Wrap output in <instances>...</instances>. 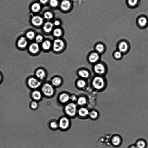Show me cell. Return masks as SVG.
<instances>
[{
    "instance_id": "cell-1",
    "label": "cell",
    "mask_w": 148,
    "mask_h": 148,
    "mask_svg": "<svg viewBox=\"0 0 148 148\" xmlns=\"http://www.w3.org/2000/svg\"><path fill=\"white\" fill-rule=\"evenodd\" d=\"M92 86L96 91L100 92L104 90L107 85V82L104 76L96 75L91 82Z\"/></svg>"
},
{
    "instance_id": "cell-2",
    "label": "cell",
    "mask_w": 148,
    "mask_h": 148,
    "mask_svg": "<svg viewBox=\"0 0 148 148\" xmlns=\"http://www.w3.org/2000/svg\"><path fill=\"white\" fill-rule=\"evenodd\" d=\"M93 70L96 75L104 76L107 72V68L105 63L99 61L94 64Z\"/></svg>"
},
{
    "instance_id": "cell-3",
    "label": "cell",
    "mask_w": 148,
    "mask_h": 148,
    "mask_svg": "<svg viewBox=\"0 0 148 148\" xmlns=\"http://www.w3.org/2000/svg\"><path fill=\"white\" fill-rule=\"evenodd\" d=\"M77 111V105L73 102L67 104L64 107V111L68 116L73 117L75 115Z\"/></svg>"
},
{
    "instance_id": "cell-4",
    "label": "cell",
    "mask_w": 148,
    "mask_h": 148,
    "mask_svg": "<svg viewBox=\"0 0 148 148\" xmlns=\"http://www.w3.org/2000/svg\"><path fill=\"white\" fill-rule=\"evenodd\" d=\"M65 43L63 40L60 38H57L53 41L52 47L53 51L56 52L58 53L62 51L65 47Z\"/></svg>"
},
{
    "instance_id": "cell-5",
    "label": "cell",
    "mask_w": 148,
    "mask_h": 148,
    "mask_svg": "<svg viewBox=\"0 0 148 148\" xmlns=\"http://www.w3.org/2000/svg\"><path fill=\"white\" fill-rule=\"evenodd\" d=\"M41 90L42 93L47 97L53 95L55 91L53 86L48 83H45L42 85Z\"/></svg>"
},
{
    "instance_id": "cell-6",
    "label": "cell",
    "mask_w": 148,
    "mask_h": 148,
    "mask_svg": "<svg viewBox=\"0 0 148 148\" xmlns=\"http://www.w3.org/2000/svg\"><path fill=\"white\" fill-rule=\"evenodd\" d=\"M136 24L139 28L145 29L148 26V18L145 15H140L137 18Z\"/></svg>"
},
{
    "instance_id": "cell-7",
    "label": "cell",
    "mask_w": 148,
    "mask_h": 148,
    "mask_svg": "<svg viewBox=\"0 0 148 148\" xmlns=\"http://www.w3.org/2000/svg\"><path fill=\"white\" fill-rule=\"evenodd\" d=\"M27 84L30 88L35 89L41 86L42 83L37 78L31 77L28 79Z\"/></svg>"
},
{
    "instance_id": "cell-8",
    "label": "cell",
    "mask_w": 148,
    "mask_h": 148,
    "mask_svg": "<svg viewBox=\"0 0 148 148\" xmlns=\"http://www.w3.org/2000/svg\"><path fill=\"white\" fill-rule=\"evenodd\" d=\"M130 47V45L128 42L125 40L121 41L117 45L118 50L123 54L127 53Z\"/></svg>"
},
{
    "instance_id": "cell-9",
    "label": "cell",
    "mask_w": 148,
    "mask_h": 148,
    "mask_svg": "<svg viewBox=\"0 0 148 148\" xmlns=\"http://www.w3.org/2000/svg\"><path fill=\"white\" fill-rule=\"evenodd\" d=\"M122 139L121 136L118 134H114L112 136L110 139L111 145L114 147H118L121 144Z\"/></svg>"
},
{
    "instance_id": "cell-10",
    "label": "cell",
    "mask_w": 148,
    "mask_h": 148,
    "mask_svg": "<svg viewBox=\"0 0 148 148\" xmlns=\"http://www.w3.org/2000/svg\"><path fill=\"white\" fill-rule=\"evenodd\" d=\"M100 54L96 52L93 51L89 55L88 59L90 63L95 64L100 61Z\"/></svg>"
},
{
    "instance_id": "cell-11",
    "label": "cell",
    "mask_w": 148,
    "mask_h": 148,
    "mask_svg": "<svg viewBox=\"0 0 148 148\" xmlns=\"http://www.w3.org/2000/svg\"><path fill=\"white\" fill-rule=\"evenodd\" d=\"M69 124L70 122L69 119L66 117H63L59 121L58 127L62 129L65 130L68 127Z\"/></svg>"
},
{
    "instance_id": "cell-12",
    "label": "cell",
    "mask_w": 148,
    "mask_h": 148,
    "mask_svg": "<svg viewBox=\"0 0 148 148\" xmlns=\"http://www.w3.org/2000/svg\"><path fill=\"white\" fill-rule=\"evenodd\" d=\"M31 22L36 27H39L43 24L44 20L41 16L36 15L32 18Z\"/></svg>"
},
{
    "instance_id": "cell-13",
    "label": "cell",
    "mask_w": 148,
    "mask_h": 148,
    "mask_svg": "<svg viewBox=\"0 0 148 148\" xmlns=\"http://www.w3.org/2000/svg\"><path fill=\"white\" fill-rule=\"evenodd\" d=\"M40 50V47L39 44L36 42L31 43L29 46V50L33 54L37 53Z\"/></svg>"
},
{
    "instance_id": "cell-14",
    "label": "cell",
    "mask_w": 148,
    "mask_h": 148,
    "mask_svg": "<svg viewBox=\"0 0 148 148\" xmlns=\"http://www.w3.org/2000/svg\"><path fill=\"white\" fill-rule=\"evenodd\" d=\"M53 23L50 21H47L43 24L42 29L45 33H49L53 31Z\"/></svg>"
},
{
    "instance_id": "cell-15",
    "label": "cell",
    "mask_w": 148,
    "mask_h": 148,
    "mask_svg": "<svg viewBox=\"0 0 148 148\" xmlns=\"http://www.w3.org/2000/svg\"><path fill=\"white\" fill-rule=\"evenodd\" d=\"M71 6V3L69 0H62L60 5L61 9L64 11H68L70 9Z\"/></svg>"
},
{
    "instance_id": "cell-16",
    "label": "cell",
    "mask_w": 148,
    "mask_h": 148,
    "mask_svg": "<svg viewBox=\"0 0 148 148\" xmlns=\"http://www.w3.org/2000/svg\"><path fill=\"white\" fill-rule=\"evenodd\" d=\"M140 0H126V3L127 6L131 9H134L139 5Z\"/></svg>"
},
{
    "instance_id": "cell-17",
    "label": "cell",
    "mask_w": 148,
    "mask_h": 148,
    "mask_svg": "<svg viewBox=\"0 0 148 148\" xmlns=\"http://www.w3.org/2000/svg\"><path fill=\"white\" fill-rule=\"evenodd\" d=\"M35 74L36 78L40 80L44 79L46 75L45 71L41 68L36 70Z\"/></svg>"
},
{
    "instance_id": "cell-18",
    "label": "cell",
    "mask_w": 148,
    "mask_h": 148,
    "mask_svg": "<svg viewBox=\"0 0 148 148\" xmlns=\"http://www.w3.org/2000/svg\"><path fill=\"white\" fill-rule=\"evenodd\" d=\"M134 144L137 148H147V146L146 141L143 138L137 140Z\"/></svg>"
},
{
    "instance_id": "cell-19",
    "label": "cell",
    "mask_w": 148,
    "mask_h": 148,
    "mask_svg": "<svg viewBox=\"0 0 148 148\" xmlns=\"http://www.w3.org/2000/svg\"><path fill=\"white\" fill-rule=\"evenodd\" d=\"M31 96L33 100L37 101L40 100L41 98L42 94L40 91L35 90L31 92Z\"/></svg>"
},
{
    "instance_id": "cell-20",
    "label": "cell",
    "mask_w": 148,
    "mask_h": 148,
    "mask_svg": "<svg viewBox=\"0 0 148 148\" xmlns=\"http://www.w3.org/2000/svg\"><path fill=\"white\" fill-rule=\"evenodd\" d=\"M95 51L100 54H102L105 51V47L104 44L101 42L97 43L95 47Z\"/></svg>"
},
{
    "instance_id": "cell-21",
    "label": "cell",
    "mask_w": 148,
    "mask_h": 148,
    "mask_svg": "<svg viewBox=\"0 0 148 148\" xmlns=\"http://www.w3.org/2000/svg\"><path fill=\"white\" fill-rule=\"evenodd\" d=\"M78 73L79 77L84 79L88 78L90 75V72L88 70L85 69L79 70Z\"/></svg>"
},
{
    "instance_id": "cell-22",
    "label": "cell",
    "mask_w": 148,
    "mask_h": 148,
    "mask_svg": "<svg viewBox=\"0 0 148 148\" xmlns=\"http://www.w3.org/2000/svg\"><path fill=\"white\" fill-rule=\"evenodd\" d=\"M28 44L27 40L25 37L23 36L20 37L18 41V47L21 48L25 47Z\"/></svg>"
},
{
    "instance_id": "cell-23",
    "label": "cell",
    "mask_w": 148,
    "mask_h": 148,
    "mask_svg": "<svg viewBox=\"0 0 148 148\" xmlns=\"http://www.w3.org/2000/svg\"><path fill=\"white\" fill-rule=\"evenodd\" d=\"M59 99L61 103H65L67 102L70 100V96L67 93H62L59 96Z\"/></svg>"
},
{
    "instance_id": "cell-24",
    "label": "cell",
    "mask_w": 148,
    "mask_h": 148,
    "mask_svg": "<svg viewBox=\"0 0 148 148\" xmlns=\"http://www.w3.org/2000/svg\"><path fill=\"white\" fill-rule=\"evenodd\" d=\"M90 111L86 108L82 107L80 108L78 111L79 115L82 117L88 116Z\"/></svg>"
},
{
    "instance_id": "cell-25",
    "label": "cell",
    "mask_w": 148,
    "mask_h": 148,
    "mask_svg": "<svg viewBox=\"0 0 148 148\" xmlns=\"http://www.w3.org/2000/svg\"><path fill=\"white\" fill-rule=\"evenodd\" d=\"M51 41L48 40H44L42 43L41 47L42 49L45 51L49 50L51 47Z\"/></svg>"
},
{
    "instance_id": "cell-26",
    "label": "cell",
    "mask_w": 148,
    "mask_h": 148,
    "mask_svg": "<svg viewBox=\"0 0 148 148\" xmlns=\"http://www.w3.org/2000/svg\"><path fill=\"white\" fill-rule=\"evenodd\" d=\"M99 112L96 110H92L89 111L88 116L91 119L96 120L99 118Z\"/></svg>"
},
{
    "instance_id": "cell-27",
    "label": "cell",
    "mask_w": 148,
    "mask_h": 148,
    "mask_svg": "<svg viewBox=\"0 0 148 148\" xmlns=\"http://www.w3.org/2000/svg\"><path fill=\"white\" fill-rule=\"evenodd\" d=\"M51 82L53 86H58L62 83V79L60 77H55L52 79Z\"/></svg>"
},
{
    "instance_id": "cell-28",
    "label": "cell",
    "mask_w": 148,
    "mask_h": 148,
    "mask_svg": "<svg viewBox=\"0 0 148 148\" xmlns=\"http://www.w3.org/2000/svg\"><path fill=\"white\" fill-rule=\"evenodd\" d=\"M31 10L34 12H37L41 9V6L40 3L36 2L33 3L31 7Z\"/></svg>"
},
{
    "instance_id": "cell-29",
    "label": "cell",
    "mask_w": 148,
    "mask_h": 148,
    "mask_svg": "<svg viewBox=\"0 0 148 148\" xmlns=\"http://www.w3.org/2000/svg\"><path fill=\"white\" fill-rule=\"evenodd\" d=\"M53 36L58 38L62 35V31L61 29L60 28H56L53 29Z\"/></svg>"
},
{
    "instance_id": "cell-30",
    "label": "cell",
    "mask_w": 148,
    "mask_h": 148,
    "mask_svg": "<svg viewBox=\"0 0 148 148\" xmlns=\"http://www.w3.org/2000/svg\"><path fill=\"white\" fill-rule=\"evenodd\" d=\"M77 86L79 88H82L84 87L86 85V82L84 79H78L76 83Z\"/></svg>"
},
{
    "instance_id": "cell-31",
    "label": "cell",
    "mask_w": 148,
    "mask_h": 148,
    "mask_svg": "<svg viewBox=\"0 0 148 148\" xmlns=\"http://www.w3.org/2000/svg\"><path fill=\"white\" fill-rule=\"evenodd\" d=\"M77 103L79 105L83 106L86 104L87 101L86 97L82 96L77 99Z\"/></svg>"
},
{
    "instance_id": "cell-32",
    "label": "cell",
    "mask_w": 148,
    "mask_h": 148,
    "mask_svg": "<svg viewBox=\"0 0 148 148\" xmlns=\"http://www.w3.org/2000/svg\"><path fill=\"white\" fill-rule=\"evenodd\" d=\"M43 15L44 18L47 20L52 19L53 16V13L50 11H47L45 12Z\"/></svg>"
},
{
    "instance_id": "cell-33",
    "label": "cell",
    "mask_w": 148,
    "mask_h": 148,
    "mask_svg": "<svg viewBox=\"0 0 148 148\" xmlns=\"http://www.w3.org/2000/svg\"><path fill=\"white\" fill-rule=\"evenodd\" d=\"M123 54L120 51L118 50L114 51L113 54L114 58L116 60H120L122 57Z\"/></svg>"
},
{
    "instance_id": "cell-34",
    "label": "cell",
    "mask_w": 148,
    "mask_h": 148,
    "mask_svg": "<svg viewBox=\"0 0 148 148\" xmlns=\"http://www.w3.org/2000/svg\"><path fill=\"white\" fill-rule=\"evenodd\" d=\"M26 38L29 40H31L34 39L36 36L34 32L30 31L27 32L26 35Z\"/></svg>"
},
{
    "instance_id": "cell-35",
    "label": "cell",
    "mask_w": 148,
    "mask_h": 148,
    "mask_svg": "<svg viewBox=\"0 0 148 148\" xmlns=\"http://www.w3.org/2000/svg\"><path fill=\"white\" fill-rule=\"evenodd\" d=\"M30 108L33 110H35L36 109L38 106V104L37 101L33 100L31 101L29 104Z\"/></svg>"
},
{
    "instance_id": "cell-36",
    "label": "cell",
    "mask_w": 148,
    "mask_h": 148,
    "mask_svg": "<svg viewBox=\"0 0 148 148\" xmlns=\"http://www.w3.org/2000/svg\"><path fill=\"white\" fill-rule=\"evenodd\" d=\"M35 38L36 42L39 44L42 43L44 41V38L43 36L40 34L36 36Z\"/></svg>"
},
{
    "instance_id": "cell-37",
    "label": "cell",
    "mask_w": 148,
    "mask_h": 148,
    "mask_svg": "<svg viewBox=\"0 0 148 148\" xmlns=\"http://www.w3.org/2000/svg\"><path fill=\"white\" fill-rule=\"evenodd\" d=\"M49 4L51 7L56 8L58 5V0H49Z\"/></svg>"
},
{
    "instance_id": "cell-38",
    "label": "cell",
    "mask_w": 148,
    "mask_h": 148,
    "mask_svg": "<svg viewBox=\"0 0 148 148\" xmlns=\"http://www.w3.org/2000/svg\"><path fill=\"white\" fill-rule=\"evenodd\" d=\"M50 125L51 128L53 129H56L58 127V123L55 121L51 122Z\"/></svg>"
},
{
    "instance_id": "cell-39",
    "label": "cell",
    "mask_w": 148,
    "mask_h": 148,
    "mask_svg": "<svg viewBox=\"0 0 148 148\" xmlns=\"http://www.w3.org/2000/svg\"><path fill=\"white\" fill-rule=\"evenodd\" d=\"M77 97L75 95H73L70 96V100H71L73 102L77 101Z\"/></svg>"
},
{
    "instance_id": "cell-40",
    "label": "cell",
    "mask_w": 148,
    "mask_h": 148,
    "mask_svg": "<svg viewBox=\"0 0 148 148\" xmlns=\"http://www.w3.org/2000/svg\"><path fill=\"white\" fill-rule=\"evenodd\" d=\"M53 24L54 25L58 26L60 25V22L59 21L56 20L54 22Z\"/></svg>"
},
{
    "instance_id": "cell-41",
    "label": "cell",
    "mask_w": 148,
    "mask_h": 148,
    "mask_svg": "<svg viewBox=\"0 0 148 148\" xmlns=\"http://www.w3.org/2000/svg\"><path fill=\"white\" fill-rule=\"evenodd\" d=\"M48 1V0H39L40 3L43 5L46 4L47 3Z\"/></svg>"
},
{
    "instance_id": "cell-42",
    "label": "cell",
    "mask_w": 148,
    "mask_h": 148,
    "mask_svg": "<svg viewBox=\"0 0 148 148\" xmlns=\"http://www.w3.org/2000/svg\"><path fill=\"white\" fill-rule=\"evenodd\" d=\"M127 148H137L134 144L130 145Z\"/></svg>"
},
{
    "instance_id": "cell-43",
    "label": "cell",
    "mask_w": 148,
    "mask_h": 148,
    "mask_svg": "<svg viewBox=\"0 0 148 148\" xmlns=\"http://www.w3.org/2000/svg\"><path fill=\"white\" fill-rule=\"evenodd\" d=\"M1 75L0 74V81L1 80Z\"/></svg>"
}]
</instances>
